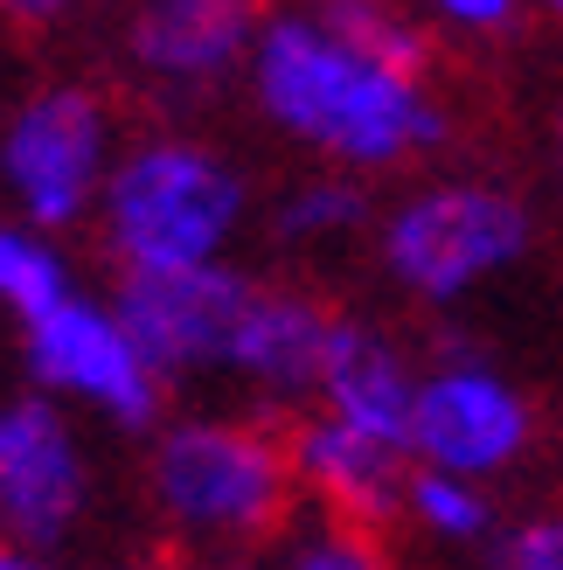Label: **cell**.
<instances>
[{
	"label": "cell",
	"instance_id": "cell-3",
	"mask_svg": "<svg viewBox=\"0 0 563 570\" xmlns=\"http://www.w3.org/2000/svg\"><path fill=\"white\" fill-rule=\"evenodd\" d=\"M154 494L181 529L258 535L286 515V460L244 424H175L154 452Z\"/></svg>",
	"mask_w": 563,
	"mask_h": 570
},
{
	"label": "cell",
	"instance_id": "cell-13",
	"mask_svg": "<svg viewBox=\"0 0 563 570\" xmlns=\"http://www.w3.org/2000/svg\"><path fill=\"white\" fill-rule=\"evenodd\" d=\"M293 466L314 480L348 522H389V508L411 494V488H397V452L376 445V439H362V432H348L342 417L306 424L299 445H293Z\"/></svg>",
	"mask_w": 563,
	"mask_h": 570
},
{
	"label": "cell",
	"instance_id": "cell-11",
	"mask_svg": "<svg viewBox=\"0 0 563 570\" xmlns=\"http://www.w3.org/2000/svg\"><path fill=\"white\" fill-rule=\"evenodd\" d=\"M320 390H327V404H334V417H342L348 432L376 439V445H389V452L411 445L417 390H411V376H404V362L389 355V341H376L369 327L342 321V341H334V362H327Z\"/></svg>",
	"mask_w": 563,
	"mask_h": 570
},
{
	"label": "cell",
	"instance_id": "cell-10",
	"mask_svg": "<svg viewBox=\"0 0 563 570\" xmlns=\"http://www.w3.org/2000/svg\"><path fill=\"white\" fill-rule=\"evenodd\" d=\"M334 341H342V321H334L327 306L299 299V293H265L258 285L230 368L258 376L265 390H320L327 362H334Z\"/></svg>",
	"mask_w": 563,
	"mask_h": 570
},
{
	"label": "cell",
	"instance_id": "cell-4",
	"mask_svg": "<svg viewBox=\"0 0 563 570\" xmlns=\"http://www.w3.org/2000/svg\"><path fill=\"white\" fill-rule=\"evenodd\" d=\"M105 147H111L105 105L77 83H56V91L28 98L0 132V181H8L28 223L63 230L91 209V195L105 181Z\"/></svg>",
	"mask_w": 563,
	"mask_h": 570
},
{
	"label": "cell",
	"instance_id": "cell-14",
	"mask_svg": "<svg viewBox=\"0 0 563 570\" xmlns=\"http://www.w3.org/2000/svg\"><path fill=\"white\" fill-rule=\"evenodd\" d=\"M63 299H77L63 258H56L42 237H28V230H0V306H14L21 327H36Z\"/></svg>",
	"mask_w": 563,
	"mask_h": 570
},
{
	"label": "cell",
	"instance_id": "cell-19",
	"mask_svg": "<svg viewBox=\"0 0 563 570\" xmlns=\"http://www.w3.org/2000/svg\"><path fill=\"white\" fill-rule=\"evenodd\" d=\"M293 570H383L369 557V543H355V535H314V543H299Z\"/></svg>",
	"mask_w": 563,
	"mask_h": 570
},
{
	"label": "cell",
	"instance_id": "cell-17",
	"mask_svg": "<svg viewBox=\"0 0 563 570\" xmlns=\"http://www.w3.org/2000/svg\"><path fill=\"white\" fill-rule=\"evenodd\" d=\"M404 501H411L432 529H445V535H473V529L487 522V508L473 501V494H466V480H453V473H417Z\"/></svg>",
	"mask_w": 563,
	"mask_h": 570
},
{
	"label": "cell",
	"instance_id": "cell-8",
	"mask_svg": "<svg viewBox=\"0 0 563 570\" xmlns=\"http://www.w3.org/2000/svg\"><path fill=\"white\" fill-rule=\"evenodd\" d=\"M83 508V452L49 404L21 396L0 411V535L14 550H42L70 535Z\"/></svg>",
	"mask_w": 563,
	"mask_h": 570
},
{
	"label": "cell",
	"instance_id": "cell-7",
	"mask_svg": "<svg viewBox=\"0 0 563 570\" xmlns=\"http://www.w3.org/2000/svg\"><path fill=\"white\" fill-rule=\"evenodd\" d=\"M28 362L49 390L91 396L98 411H111L119 424H147L160 404V376L147 368V355L132 348V334L119 327V313L98 299H63L49 321L28 327Z\"/></svg>",
	"mask_w": 563,
	"mask_h": 570
},
{
	"label": "cell",
	"instance_id": "cell-21",
	"mask_svg": "<svg viewBox=\"0 0 563 570\" xmlns=\"http://www.w3.org/2000/svg\"><path fill=\"white\" fill-rule=\"evenodd\" d=\"M0 570H56V563H42V557H28V550H14V543H0Z\"/></svg>",
	"mask_w": 563,
	"mask_h": 570
},
{
	"label": "cell",
	"instance_id": "cell-6",
	"mask_svg": "<svg viewBox=\"0 0 563 570\" xmlns=\"http://www.w3.org/2000/svg\"><path fill=\"white\" fill-rule=\"evenodd\" d=\"M258 285L223 272V265H188V272H126L119 285V327L132 334V348L147 355L154 376L175 368H230L244 313Z\"/></svg>",
	"mask_w": 563,
	"mask_h": 570
},
{
	"label": "cell",
	"instance_id": "cell-2",
	"mask_svg": "<svg viewBox=\"0 0 563 570\" xmlns=\"http://www.w3.org/2000/svg\"><path fill=\"white\" fill-rule=\"evenodd\" d=\"M105 216L132 272H188L216 265L223 237L244 216V181L203 147L154 139L126 154L105 181Z\"/></svg>",
	"mask_w": 563,
	"mask_h": 570
},
{
	"label": "cell",
	"instance_id": "cell-15",
	"mask_svg": "<svg viewBox=\"0 0 563 570\" xmlns=\"http://www.w3.org/2000/svg\"><path fill=\"white\" fill-rule=\"evenodd\" d=\"M320 21H327V36H342L362 56V63H376V70L404 77V83H417V70H425V56H432L411 21L383 14V8H327Z\"/></svg>",
	"mask_w": 563,
	"mask_h": 570
},
{
	"label": "cell",
	"instance_id": "cell-18",
	"mask_svg": "<svg viewBox=\"0 0 563 570\" xmlns=\"http://www.w3.org/2000/svg\"><path fill=\"white\" fill-rule=\"evenodd\" d=\"M508 570H563V515L550 522H529L522 535H508V550H501Z\"/></svg>",
	"mask_w": 563,
	"mask_h": 570
},
{
	"label": "cell",
	"instance_id": "cell-12",
	"mask_svg": "<svg viewBox=\"0 0 563 570\" xmlns=\"http://www.w3.org/2000/svg\"><path fill=\"white\" fill-rule=\"evenodd\" d=\"M250 42V14L230 0H167L132 21V56L154 77H181V83H209L244 56Z\"/></svg>",
	"mask_w": 563,
	"mask_h": 570
},
{
	"label": "cell",
	"instance_id": "cell-22",
	"mask_svg": "<svg viewBox=\"0 0 563 570\" xmlns=\"http://www.w3.org/2000/svg\"><path fill=\"white\" fill-rule=\"evenodd\" d=\"M132 570H175V563H132Z\"/></svg>",
	"mask_w": 563,
	"mask_h": 570
},
{
	"label": "cell",
	"instance_id": "cell-5",
	"mask_svg": "<svg viewBox=\"0 0 563 570\" xmlns=\"http://www.w3.org/2000/svg\"><path fill=\"white\" fill-rule=\"evenodd\" d=\"M529 237L522 203L494 188H432L389 216V272L425 299H453L494 265H508Z\"/></svg>",
	"mask_w": 563,
	"mask_h": 570
},
{
	"label": "cell",
	"instance_id": "cell-16",
	"mask_svg": "<svg viewBox=\"0 0 563 570\" xmlns=\"http://www.w3.org/2000/svg\"><path fill=\"white\" fill-rule=\"evenodd\" d=\"M355 216H362V195L342 188V181H320V188L286 195V209H278V230H286V237H320V230H348Z\"/></svg>",
	"mask_w": 563,
	"mask_h": 570
},
{
	"label": "cell",
	"instance_id": "cell-20",
	"mask_svg": "<svg viewBox=\"0 0 563 570\" xmlns=\"http://www.w3.org/2000/svg\"><path fill=\"white\" fill-rule=\"evenodd\" d=\"M445 21H473V28H508L515 8L508 0H445Z\"/></svg>",
	"mask_w": 563,
	"mask_h": 570
},
{
	"label": "cell",
	"instance_id": "cell-9",
	"mask_svg": "<svg viewBox=\"0 0 563 570\" xmlns=\"http://www.w3.org/2000/svg\"><path fill=\"white\" fill-rule=\"evenodd\" d=\"M529 439V411L515 390H501L481 368H445L417 390L411 445L432 460V473H487Z\"/></svg>",
	"mask_w": 563,
	"mask_h": 570
},
{
	"label": "cell",
	"instance_id": "cell-1",
	"mask_svg": "<svg viewBox=\"0 0 563 570\" xmlns=\"http://www.w3.org/2000/svg\"><path fill=\"white\" fill-rule=\"evenodd\" d=\"M250 70H258V98L278 126L362 167L432 147L445 132V119L425 105L417 83L362 63L342 36H327V21H299V14L271 21L258 36Z\"/></svg>",
	"mask_w": 563,
	"mask_h": 570
}]
</instances>
